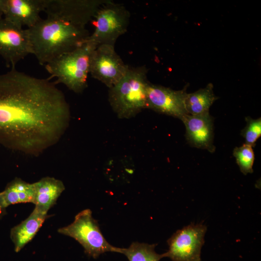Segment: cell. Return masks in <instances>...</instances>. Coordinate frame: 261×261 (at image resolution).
I'll return each instance as SVG.
<instances>
[{
	"instance_id": "1",
	"label": "cell",
	"mask_w": 261,
	"mask_h": 261,
	"mask_svg": "<svg viewBox=\"0 0 261 261\" xmlns=\"http://www.w3.org/2000/svg\"><path fill=\"white\" fill-rule=\"evenodd\" d=\"M70 117L55 82L15 68L0 74V145L37 157L59 141Z\"/></svg>"
},
{
	"instance_id": "2",
	"label": "cell",
	"mask_w": 261,
	"mask_h": 261,
	"mask_svg": "<svg viewBox=\"0 0 261 261\" xmlns=\"http://www.w3.org/2000/svg\"><path fill=\"white\" fill-rule=\"evenodd\" d=\"M27 29L32 54L44 66L75 49L90 35L86 28L48 16Z\"/></svg>"
},
{
	"instance_id": "3",
	"label": "cell",
	"mask_w": 261,
	"mask_h": 261,
	"mask_svg": "<svg viewBox=\"0 0 261 261\" xmlns=\"http://www.w3.org/2000/svg\"><path fill=\"white\" fill-rule=\"evenodd\" d=\"M147 72L145 66H129L124 76L109 88V101L118 117L129 118L146 108Z\"/></svg>"
},
{
	"instance_id": "4",
	"label": "cell",
	"mask_w": 261,
	"mask_h": 261,
	"mask_svg": "<svg viewBox=\"0 0 261 261\" xmlns=\"http://www.w3.org/2000/svg\"><path fill=\"white\" fill-rule=\"evenodd\" d=\"M98 46L88 39L81 45L44 65L55 83H62L75 93H81L87 86L90 62Z\"/></svg>"
},
{
	"instance_id": "5",
	"label": "cell",
	"mask_w": 261,
	"mask_h": 261,
	"mask_svg": "<svg viewBox=\"0 0 261 261\" xmlns=\"http://www.w3.org/2000/svg\"><path fill=\"white\" fill-rule=\"evenodd\" d=\"M58 232L74 238L82 246L86 254L94 259L107 252L120 253L121 248L106 240L89 209L78 213L72 223L59 228Z\"/></svg>"
},
{
	"instance_id": "6",
	"label": "cell",
	"mask_w": 261,
	"mask_h": 261,
	"mask_svg": "<svg viewBox=\"0 0 261 261\" xmlns=\"http://www.w3.org/2000/svg\"><path fill=\"white\" fill-rule=\"evenodd\" d=\"M130 16L124 6L110 0L99 9L92 20L94 31L88 40L97 46H114L118 38L127 31Z\"/></svg>"
},
{
	"instance_id": "7",
	"label": "cell",
	"mask_w": 261,
	"mask_h": 261,
	"mask_svg": "<svg viewBox=\"0 0 261 261\" xmlns=\"http://www.w3.org/2000/svg\"><path fill=\"white\" fill-rule=\"evenodd\" d=\"M206 231L202 224H190L177 231L167 241L169 249L165 257L173 261H201Z\"/></svg>"
},
{
	"instance_id": "8",
	"label": "cell",
	"mask_w": 261,
	"mask_h": 261,
	"mask_svg": "<svg viewBox=\"0 0 261 261\" xmlns=\"http://www.w3.org/2000/svg\"><path fill=\"white\" fill-rule=\"evenodd\" d=\"M110 0H44L48 16L56 17L75 26L85 28L99 9Z\"/></svg>"
},
{
	"instance_id": "9",
	"label": "cell",
	"mask_w": 261,
	"mask_h": 261,
	"mask_svg": "<svg viewBox=\"0 0 261 261\" xmlns=\"http://www.w3.org/2000/svg\"><path fill=\"white\" fill-rule=\"evenodd\" d=\"M128 67L116 52L114 46L101 44L92 53L89 73L110 88L124 76Z\"/></svg>"
},
{
	"instance_id": "10",
	"label": "cell",
	"mask_w": 261,
	"mask_h": 261,
	"mask_svg": "<svg viewBox=\"0 0 261 261\" xmlns=\"http://www.w3.org/2000/svg\"><path fill=\"white\" fill-rule=\"evenodd\" d=\"M32 49L27 29L14 24L3 17L0 19V56L8 66L16 64L29 54Z\"/></svg>"
},
{
	"instance_id": "11",
	"label": "cell",
	"mask_w": 261,
	"mask_h": 261,
	"mask_svg": "<svg viewBox=\"0 0 261 261\" xmlns=\"http://www.w3.org/2000/svg\"><path fill=\"white\" fill-rule=\"evenodd\" d=\"M186 88L174 90L149 83L146 88L147 107L181 120L188 115L186 108Z\"/></svg>"
},
{
	"instance_id": "12",
	"label": "cell",
	"mask_w": 261,
	"mask_h": 261,
	"mask_svg": "<svg viewBox=\"0 0 261 261\" xmlns=\"http://www.w3.org/2000/svg\"><path fill=\"white\" fill-rule=\"evenodd\" d=\"M181 120L185 126L186 140L190 145L211 153L215 151L214 122L209 113L197 116L187 115Z\"/></svg>"
},
{
	"instance_id": "13",
	"label": "cell",
	"mask_w": 261,
	"mask_h": 261,
	"mask_svg": "<svg viewBox=\"0 0 261 261\" xmlns=\"http://www.w3.org/2000/svg\"><path fill=\"white\" fill-rule=\"evenodd\" d=\"M44 0H6L3 18L19 26L31 28L41 18Z\"/></svg>"
},
{
	"instance_id": "14",
	"label": "cell",
	"mask_w": 261,
	"mask_h": 261,
	"mask_svg": "<svg viewBox=\"0 0 261 261\" xmlns=\"http://www.w3.org/2000/svg\"><path fill=\"white\" fill-rule=\"evenodd\" d=\"M47 217V214L35 207L26 219L11 229L10 237L15 252H19L32 239Z\"/></svg>"
},
{
	"instance_id": "15",
	"label": "cell",
	"mask_w": 261,
	"mask_h": 261,
	"mask_svg": "<svg viewBox=\"0 0 261 261\" xmlns=\"http://www.w3.org/2000/svg\"><path fill=\"white\" fill-rule=\"evenodd\" d=\"M34 183L35 195L33 203L36 208L47 214L64 190V185L61 180L51 177H43Z\"/></svg>"
},
{
	"instance_id": "16",
	"label": "cell",
	"mask_w": 261,
	"mask_h": 261,
	"mask_svg": "<svg viewBox=\"0 0 261 261\" xmlns=\"http://www.w3.org/2000/svg\"><path fill=\"white\" fill-rule=\"evenodd\" d=\"M0 194L6 207L10 205L18 203H34L35 183H29L16 177L10 182Z\"/></svg>"
},
{
	"instance_id": "17",
	"label": "cell",
	"mask_w": 261,
	"mask_h": 261,
	"mask_svg": "<svg viewBox=\"0 0 261 261\" xmlns=\"http://www.w3.org/2000/svg\"><path fill=\"white\" fill-rule=\"evenodd\" d=\"M218 99L213 91V85L209 83L203 88L188 93L185 105L188 115H201L209 113L210 107Z\"/></svg>"
},
{
	"instance_id": "18",
	"label": "cell",
	"mask_w": 261,
	"mask_h": 261,
	"mask_svg": "<svg viewBox=\"0 0 261 261\" xmlns=\"http://www.w3.org/2000/svg\"><path fill=\"white\" fill-rule=\"evenodd\" d=\"M157 244L133 242L128 248H121L120 253L129 261H160L164 254H158L155 248Z\"/></svg>"
},
{
	"instance_id": "19",
	"label": "cell",
	"mask_w": 261,
	"mask_h": 261,
	"mask_svg": "<svg viewBox=\"0 0 261 261\" xmlns=\"http://www.w3.org/2000/svg\"><path fill=\"white\" fill-rule=\"evenodd\" d=\"M233 155L243 174L253 173L255 155L252 147L246 144L240 147H236L233 150Z\"/></svg>"
},
{
	"instance_id": "20",
	"label": "cell",
	"mask_w": 261,
	"mask_h": 261,
	"mask_svg": "<svg viewBox=\"0 0 261 261\" xmlns=\"http://www.w3.org/2000/svg\"><path fill=\"white\" fill-rule=\"evenodd\" d=\"M246 126L242 130L241 134L244 138L245 143L254 147L256 142L261 135V118L253 119L246 117Z\"/></svg>"
},
{
	"instance_id": "21",
	"label": "cell",
	"mask_w": 261,
	"mask_h": 261,
	"mask_svg": "<svg viewBox=\"0 0 261 261\" xmlns=\"http://www.w3.org/2000/svg\"><path fill=\"white\" fill-rule=\"evenodd\" d=\"M6 208L3 200L0 194V218H1L6 214Z\"/></svg>"
},
{
	"instance_id": "22",
	"label": "cell",
	"mask_w": 261,
	"mask_h": 261,
	"mask_svg": "<svg viewBox=\"0 0 261 261\" xmlns=\"http://www.w3.org/2000/svg\"><path fill=\"white\" fill-rule=\"evenodd\" d=\"M5 1L6 0H0V19L3 16Z\"/></svg>"
}]
</instances>
